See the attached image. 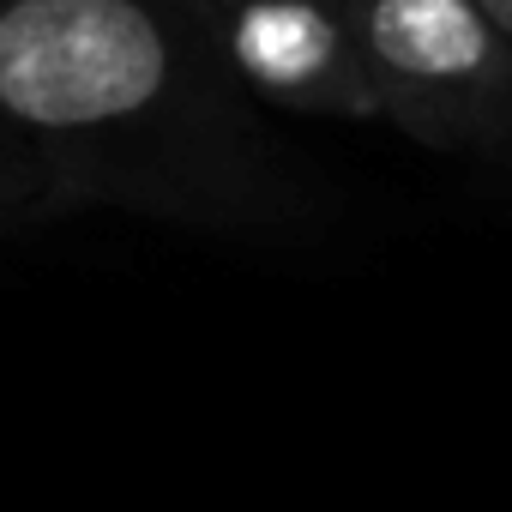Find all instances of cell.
<instances>
[{"label":"cell","instance_id":"cell-1","mask_svg":"<svg viewBox=\"0 0 512 512\" xmlns=\"http://www.w3.org/2000/svg\"><path fill=\"white\" fill-rule=\"evenodd\" d=\"M0 121L85 205L187 229H308L302 169L253 121L187 0H0Z\"/></svg>","mask_w":512,"mask_h":512},{"label":"cell","instance_id":"cell-2","mask_svg":"<svg viewBox=\"0 0 512 512\" xmlns=\"http://www.w3.org/2000/svg\"><path fill=\"white\" fill-rule=\"evenodd\" d=\"M374 127L512 163V37L476 0H344Z\"/></svg>","mask_w":512,"mask_h":512},{"label":"cell","instance_id":"cell-3","mask_svg":"<svg viewBox=\"0 0 512 512\" xmlns=\"http://www.w3.org/2000/svg\"><path fill=\"white\" fill-rule=\"evenodd\" d=\"M229 79L266 109L374 121L344 0H187Z\"/></svg>","mask_w":512,"mask_h":512},{"label":"cell","instance_id":"cell-4","mask_svg":"<svg viewBox=\"0 0 512 512\" xmlns=\"http://www.w3.org/2000/svg\"><path fill=\"white\" fill-rule=\"evenodd\" d=\"M73 211H85V199L67 187L55 157L37 139H25L13 121H0V235L49 229Z\"/></svg>","mask_w":512,"mask_h":512},{"label":"cell","instance_id":"cell-5","mask_svg":"<svg viewBox=\"0 0 512 512\" xmlns=\"http://www.w3.org/2000/svg\"><path fill=\"white\" fill-rule=\"evenodd\" d=\"M476 7H482V13L506 31V37H512V0H476Z\"/></svg>","mask_w":512,"mask_h":512}]
</instances>
